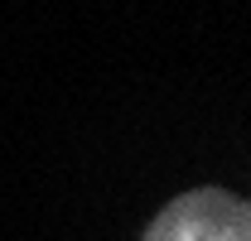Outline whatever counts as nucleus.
I'll return each instance as SVG.
<instances>
[{
  "instance_id": "obj_1",
  "label": "nucleus",
  "mask_w": 251,
  "mask_h": 241,
  "mask_svg": "<svg viewBox=\"0 0 251 241\" xmlns=\"http://www.w3.org/2000/svg\"><path fill=\"white\" fill-rule=\"evenodd\" d=\"M140 241H251V203L218 183L188 188L145 227Z\"/></svg>"
}]
</instances>
